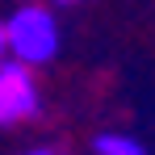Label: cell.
Here are the masks:
<instances>
[{
  "instance_id": "obj_3",
  "label": "cell",
  "mask_w": 155,
  "mask_h": 155,
  "mask_svg": "<svg viewBox=\"0 0 155 155\" xmlns=\"http://www.w3.org/2000/svg\"><path fill=\"white\" fill-rule=\"evenodd\" d=\"M97 155H147V147L134 143L130 134H101L97 138Z\"/></svg>"
},
{
  "instance_id": "obj_1",
  "label": "cell",
  "mask_w": 155,
  "mask_h": 155,
  "mask_svg": "<svg viewBox=\"0 0 155 155\" xmlns=\"http://www.w3.org/2000/svg\"><path fill=\"white\" fill-rule=\"evenodd\" d=\"M4 34H8V51L25 67L29 63H51L54 51H59V25L42 4H21L4 21Z\"/></svg>"
},
{
  "instance_id": "obj_2",
  "label": "cell",
  "mask_w": 155,
  "mask_h": 155,
  "mask_svg": "<svg viewBox=\"0 0 155 155\" xmlns=\"http://www.w3.org/2000/svg\"><path fill=\"white\" fill-rule=\"evenodd\" d=\"M38 113V84L25 63H0V126H17Z\"/></svg>"
},
{
  "instance_id": "obj_4",
  "label": "cell",
  "mask_w": 155,
  "mask_h": 155,
  "mask_svg": "<svg viewBox=\"0 0 155 155\" xmlns=\"http://www.w3.org/2000/svg\"><path fill=\"white\" fill-rule=\"evenodd\" d=\"M4 54H8V34H4V25H0V63H4Z\"/></svg>"
},
{
  "instance_id": "obj_6",
  "label": "cell",
  "mask_w": 155,
  "mask_h": 155,
  "mask_svg": "<svg viewBox=\"0 0 155 155\" xmlns=\"http://www.w3.org/2000/svg\"><path fill=\"white\" fill-rule=\"evenodd\" d=\"M59 4H76V0H59Z\"/></svg>"
},
{
  "instance_id": "obj_5",
  "label": "cell",
  "mask_w": 155,
  "mask_h": 155,
  "mask_svg": "<svg viewBox=\"0 0 155 155\" xmlns=\"http://www.w3.org/2000/svg\"><path fill=\"white\" fill-rule=\"evenodd\" d=\"M29 155H54V151H29Z\"/></svg>"
}]
</instances>
